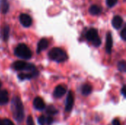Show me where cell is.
<instances>
[{"mask_svg": "<svg viewBox=\"0 0 126 125\" xmlns=\"http://www.w3.org/2000/svg\"><path fill=\"white\" fill-rule=\"evenodd\" d=\"M11 111L13 118L18 123H21L24 118V105L18 97H14L11 101Z\"/></svg>", "mask_w": 126, "mask_h": 125, "instance_id": "cell-1", "label": "cell"}, {"mask_svg": "<svg viewBox=\"0 0 126 125\" xmlns=\"http://www.w3.org/2000/svg\"><path fill=\"white\" fill-rule=\"evenodd\" d=\"M48 56L52 60L56 61L58 63L65 62L68 59V55L66 52L63 49L59 47H54L51 50H49Z\"/></svg>", "mask_w": 126, "mask_h": 125, "instance_id": "cell-2", "label": "cell"}, {"mask_svg": "<svg viewBox=\"0 0 126 125\" xmlns=\"http://www.w3.org/2000/svg\"><path fill=\"white\" fill-rule=\"evenodd\" d=\"M14 54L16 56L23 60H29L32 55L30 48L24 43H21L16 46L14 50Z\"/></svg>", "mask_w": 126, "mask_h": 125, "instance_id": "cell-3", "label": "cell"}, {"mask_svg": "<svg viewBox=\"0 0 126 125\" xmlns=\"http://www.w3.org/2000/svg\"><path fill=\"white\" fill-rule=\"evenodd\" d=\"M86 38L95 47H98L101 44V40L98 35V32L94 28H91L87 31L86 34Z\"/></svg>", "mask_w": 126, "mask_h": 125, "instance_id": "cell-4", "label": "cell"}, {"mask_svg": "<svg viewBox=\"0 0 126 125\" xmlns=\"http://www.w3.org/2000/svg\"><path fill=\"white\" fill-rule=\"evenodd\" d=\"M74 94L72 91H69L67 94V97L66 99V106H65V111L66 112H69L72 111L73 106H74Z\"/></svg>", "mask_w": 126, "mask_h": 125, "instance_id": "cell-5", "label": "cell"}, {"mask_svg": "<svg viewBox=\"0 0 126 125\" xmlns=\"http://www.w3.org/2000/svg\"><path fill=\"white\" fill-rule=\"evenodd\" d=\"M19 21L24 27H30L32 23V20L30 15L26 13H22L19 15Z\"/></svg>", "mask_w": 126, "mask_h": 125, "instance_id": "cell-6", "label": "cell"}, {"mask_svg": "<svg viewBox=\"0 0 126 125\" xmlns=\"http://www.w3.org/2000/svg\"><path fill=\"white\" fill-rule=\"evenodd\" d=\"M113 46V39L112 35L110 32H109L106 35V51L107 54L111 53V49Z\"/></svg>", "mask_w": 126, "mask_h": 125, "instance_id": "cell-7", "label": "cell"}, {"mask_svg": "<svg viewBox=\"0 0 126 125\" xmlns=\"http://www.w3.org/2000/svg\"><path fill=\"white\" fill-rule=\"evenodd\" d=\"M66 93V88L63 85H58L53 92V95L55 98H61Z\"/></svg>", "mask_w": 126, "mask_h": 125, "instance_id": "cell-8", "label": "cell"}, {"mask_svg": "<svg viewBox=\"0 0 126 125\" xmlns=\"http://www.w3.org/2000/svg\"><path fill=\"white\" fill-rule=\"evenodd\" d=\"M33 106L38 111H43L45 108V103L41 97H38L33 100Z\"/></svg>", "mask_w": 126, "mask_h": 125, "instance_id": "cell-9", "label": "cell"}, {"mask_svg": "<svg viewBox=\"0 0 126 125\" xmlns=\"http://www.w3.org/2000/svg\"><path fill=\"white\" fill-rule=\"evenodd\" d=\"M49 46V41L46 38H42L39 41L38 46H37V50L36 52L38 54H40L43 50H45Z\"/></svg>", "mask_w": 126, "mask_h": 125, "instance_id": "cell-10", "label": "cell"}, {"mask_svg": "<svg viewBox=\"0 0 126 125\" xmlns=\"http://www.w3.org/2000/svg\"><path fill=\"white\" fill-rule=\"evenodd\" d=\"M27 63L23 60H18L12 64V67L16 71H24L27 66Z\"/></svg>", "mask_w": 126, "mask_h": 125, "instance_id": "cell-11", "label": "cell"}, {"mask_svg": "<svg viewBox=\"0 0 126 125\" xmlns=\"http://www.w3.org/2000/svg\"><path fill=\"white\" fill-rule=\"evenodd\" d=\"M111 23H112L113 27L117 29H120L122 27V25L123 24V18L121 16L116 15V16H114L113 18Z\"/></svg>", "mask_w": 126, "mask_h": 125, "instance_id": "cell-12", "label": "cell"}, {"mask_svg": "<svg viewBox=\"0 0 126 125\" xmlns=\"http://www.w3.org/2000/svg\"><path fill=\"white\" fill-rule=\"evenodd\" d=\"M9 101L8 92L6 90H2L0 91V105H6Z\"/></svg>", "mask_w": 126, "mask_h": 125, "instance_id": "cell-13", "label": "cell"}, {"mask_svg": "<svg viewBox=\"0 0 126 125\" xmlns=\"http://www.w3.org/2000/svg\"><path fill=\"white\" fill-rule=\"evenodd\" d=\"M9 2L7 0H0V13L5 14L9 10Z\"/></svg>", "mask_w": 126, "mask_h": 125, "instance_id": "cell-14", "label": "cell"}, {"mask_svg": "<svg viewBox=\"0 0 126 125\" xmlns=\"http://www.w3.org/2000/svg\"><path fill=\"white\" fill-rule=\"evenodd\" d=\"M19 80H30L33 77H37L35 74H32V73H29V72H22V73H20L18 75Z\"/></svg>", "mask_w": 126, "mask_h": 125, "instance_id": "cell-15", "label": "cell"}, {"mask_svg": "<svg viewBox=\"0 0 126 125\" xmlns=\"http://www.w3.org/2000/svg\"><path fill=\"white\" fill-rule=\"evenodd\" d=\"M92 91V86L89 84H84L81 88V92L83 95L88 96Z\"/></svg>", "mask_w": 126, "mask_h": 125, "instance_id": "cell-16", "label": "cell"}, {"mask_svg": "<svg viewBox=\"0 0 126 125\" xmlns=\"http://www.w3.org/2000/svg\"><path fill=\"white\" fill-rule=\"evenodd\" d=\"M89 11L90 14H92L93 15H99L101 13L102 9H101V7H100L97 5H92L89 7Z\"/></svg>", "mask_w": 126, "mask_h": 125, "instance_id": "cell-17", "label": "cell"}, {"mask_svg": "<svg viewBox=\"0 0 126 125\" xmlns=\"http://www.w3.org/2000/svg\"><path fill=\"white\" fill-rule=\"evenodd\" d=\"M9 32H10V27L7 25L4 26V27L2 28V31H1V35H2V38L3 40L4 41H6L8 38H9Z\"/></svg>", "mask_w": 126, "mask_h": 125, "instance_id": "cell-18", "label": "cell"}, {"mask_svg": "<svg viewBox=\"0 0 126 125\" xmlns=\"http://www.w3.org/2000/svg\"><path fill=\"white\" fill-rule=\"evenodd\" d=\"M47 113L49 114V116H52V115H55L56 113H58V110L53 106V105H49L47 108Z\"/></svg>", "mask_w": 126, "mask_h": 125, "instance_id": "cell-19", "label": "cell"}, {"mask_svg": "<svg viewBox=\"0 0 126 125\" xmlns=\"http://www.w3.org/2000/svg\"><path fill=\"white\" fill-rule=\"evenodd\" d=\"M117 68H118V70L121 72H126V61L123 60H121L117 64Z\"/></svg>", "mask_w": 126, "mask_h": 125, "instance_id": "cell-20", "label": "cell"}, {"mask_svg": "<svg viewBox=\"0 0 126 125\" xmlns=\"http://www.w3.org/2000/svg\"><path fill=\"white\" fill-rule=\"evenodd\" d=\"M118 0H106V4L109 7H114L117 3Z\"/></svg>", "mask_w": 126, "mask_h": 125, "instance_id": "cell-21", "label": "cell"}, {"mask_svg": "<svg viewBox=\"0 0 126 125\" xmlns=\"http://www.w3.org/2000/svg\"><path fill=\"white\" fill-rule=\"evenodd\" d=\"M53 118L52 116H48L46 119H45V124H47V125H51L52 123H53Z\"/></svg>", "mask_w": 126, "mask_h": 125, "instance_id": "cell-22", "label": "cell"}, {"mask_svg": "<svg viewBox=\"0 0 126 125\" xmlns=\"http://www.w3.org/2000/svg\"><path fill=\"white\" fill-rule=\"evenodd\" d=\"M1 123H2V125H14L13 122L8 119H4L1 121Z\"/></svg>", "mask_w": 126, "mask_h": 125, "instance_id": "cell-23", "label": "cell"}, {"mask_svg": "<svg viewBox=\"0 0 126 125\" xmlns=\"http://www.w3.org/2000/svg\"><path fill=\"white\" fill-rule=\"evenodd\" d=\"M45 117L44 116H40L38 119V122L40 125H44L45 124Z\"/></svg>", "mask_w": 126, "mask_h": 125, "instance_id": "cell-24", "label": "cell"}, {"mask_svg": "<svg viewBox=\"0 0 126 125\" xmlns=\"http://www.w3.org/2000/svg\"><path fill=\"white\" fill-rule=\"evenodd\" d=\"M27 125H35L33 119L31 116H29L27 119Z\"/></svg>", "mask_w": 126, "mask_h": 125, "instance_id": "cell-25", "label": "cell"}, {"mask_svg": "<svg viewBox=\"0 0 126 125\" xmlns=\"http://www.w3.org/2000/svg\"><path fill=\"white\" fill-rule=\"evenodd\" d=\"M120 36L123 41H126V27H124L120 32Z\"/></svg>", "mask_w": 126, "mask_h": 125, "instance_id": "cell-26", "label": "cell"}, {"mask_svg": "<svg viewBox=\"0 0 126 125\" xmlns=\"http://www.w3.org/2000/svg\"><path fill=\"white\" fill-rule=\"evenodd\" d=\"M112 125H121V123L119 120V119H114L112 122Z\"/></svg>", "mask_w": 126, "mask_h": 125, "instance_id": "cell-27", "label": "cell"}, {"mask_svg": "<svg viewBox=\"0 0 126 125\" xmlns=\"http://www.w3.org/2000/svg\"><path fill=\"white\" fill-rule=\"evenodd\" d=\"M121 93H122V94L123 95V97H126V85H123V87L122 88Z\"/></svg>", "mask_w": 126, "mask_h": 125, "instance_id": "cell-28", "label": "cell"}, {"mask_svg": "<svg viewBox=\"0 0 126 125\" xmlns=\"http://www.w3.org/2000/svg\"><path fill=\"white\" fill-rule=\"evenodd\" d=\"M0 125H2V123H1V120L0 119Z\"/></svg>", "mask_w": 126, "mask_h": 125, "instance_id": "cell-29", "label": "cell"}, {"mask_svg": "<svg viewBox=\"0 0 126 125\" xmlns=\"http://www.w3.org/2000/svg\"><path fill=\"white\" fill-rule=\"evenodd\" d=\"M1 81H0V88H1Z\"/></svg>", "mask_w": 126, "mask_h": 125, "instance_id": "cell-30", "label": "cell"}]
</instances>
